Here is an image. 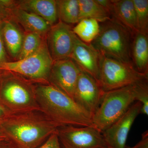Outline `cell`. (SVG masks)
Masks as SVG:
<instances>
[{
    "instance_id": "cell-30",
    "label": "cell",
    "mask_w": 148,
    "mask_h": 148,
    "mask_svg": "<svg viewBox=\"0 0 148 148\" xmlns=\"http://www.w3.org/2000/svg\"><path fill=\"white\" fill-rule=\"evenodd\" d=\"M0 148H19L8 140H5L0 142Z\"/></svg>"
},
{
    "instance_id": "cell-24",
    "label": "cell",
    "mask_w": 148,
    "mask_h": 148,
    "mask_svg": "<svg viewBox=\"0 0 148 148\" xmlns=\"http://www.w3.org/2000/svg\"><path fill=\"white\" fill-rule=\"evenodd\" d=\"M135 101L140 102L142 105L141 113L148 115V81L133 84Z\"/></svg>"
},
{
    "instance_id": "cell-28",
    "label": "cell",
    "mask_w": 148,
    "mask_h": 148,
    "mask_svg": "<svg viewBox=\"0 0 148 148\" xmlns=\"http://www.w3.org/2000/svg\"><path fill=\"white\" fill-rule=\"evenodd\" d=\"M132 148H148V130L142 134L141 140L137 143Z\"/></svg>"
},
{
    "instance_id": "cell-19",
    "label": "cell",
    "mask_w": 148,
    "mask_h": 148,
    "mask_svg": "<svg viewBox=\"0 0 148 148\" xmlns=\"http://www.w3.org/2000/svg\"><path fill=\"white\" fill-rule=\"evenodd\" d=\"M78 2L79 21L89 18L103 23L112 18L109 11L99 4L96 0H78Z\"/></svg>"
},
{
    "instance_id": "cell-29",
    "label": "cell",
    "mask_w": 148,
    "mask_h": 148,
    "mask_svg": "<svg viewBox=\"0 0 148 148\" xmlns=\"http://www.w3.org/2000/svg\"><path fill=\"white\" fill-rule=\"evenodd\" d=\"M12 113L0 102V123L5 120Z\"/></svg>"
},
{
    "instance_id": "cell-14",
    "label": "cell",
    "mask_w": 148,
    "mask_h": 148,
    "mask_svg": "<svg viewBox=\"0 0 148 148\" xmlns=\"http://www.w3.org/2000/svg\"><path fill=\"white\" fill-rule=\"evenodd\" d=\"M16 7L36 14L52 26L58 21L57 5L54 0L15 1Z\"/></svg>"
},
{
    "instance_id": "cell-27",
    "label": "cell",
    "mask_w": 148,
    "mask_h": 148,
    "mask_svg": "<svg viewBox=\"0 0 148 148\" xmlns=\"http://www.w3.org/2000/svg\"><path fill=\"white\" fill-rule=\"evenodd\" d=\"M3 21H0V67L8 62L5 46L4 43L2 35Z\"/></svg>"
},
{
    "instance_id": "cell-3",
    "label": "cell",
    "mask_w": 148,
    "mask_h": 148,
    "mask_svg": "<svg viewBox=\"0 0 148 148\" xmlns=\"http://www.w3.org/2000/svg\"><path fill=\"white\" fill-rule=\"evenodd\" d=\"M35 84L18 74L0 70V102L12 113L40 111Z\"/></svg>"
},
{
    "instance_id": "cell-21",
    "label": "cell",
    "mask_w": 148,
    "mask_h": 148,
    "mask_svg": "<svg viewBox=\"0 0 148 148\" xmlns=\"http://www.w3.org/2000/svg\"><path fill=\"white\" fill-rule=\"evenodd\" d=\"M101 25L92 18H84L77 23L73 29L74 34L84 42L90 44L100 32Z\"/></svg>"
},
{
    "instance_id": "cell-13",
    "label": "cell",
    "mask_w": 148,
    "mask_h": 148,
    "mask_svg": "<svg viewBox=\"0 0 148 148\" xmlns=\"http://www.w3.org/2000/svg\"><path fill=\"white\" fill-rule=\"evenodd\" d=\"M101 55L91 44L84 42L76 36L70 58L80 69L98 82L100 75Z\"/></svg>"
},
{
    "instance_id": "cell-18",
    "label": "cell",
    "mask_w": 148,
    "mask_h": 148,
    "mask_svg": "<svg viewBox=\"0 0 148 148\" xmlns=\"http://www.w3.org/2000/svg\"><path fill=\"white\" fill-rule=\"evenodd\" d=\"M2 35L5 47L14 58H18L23 43L24 35L12 19L3 21Z\"/></svg>"
},
{
    "instance_id": "cell-25",
    "label": "cell",
    "mask_w": 148,
    "mask_h": 148,
    "mask_svg": "<svg viewBox=\"0 0 148 148\" xmlns=\"http://www.w3.org/2000/svg\"><path fill=\"white\" fill-rule=\"evenodd\" d=\"M15 6V1L0 0V21L10 19L11 11Z\"/></svg>"
},
{
    "instance_id": "cell-2",
    "label": "cell",
    "mask_w": 148,
    "mask_h": 148,
    "mask_svg": "<svg viewBox=\"0 0 148 148\" xmlns=\"http://www.w3.org/2000/svg\"><path fill=\"white\" fill-rule=\"evenodd\" d=\"M40 111L59 127L93 126L92 116L68 95L49 84H36Z\"/></svg>"
},
{
    "instance_id": "cell-9",
    "label": "cell",
    "mask_w": 148,
    "mask_h": 148,
    "mask_svg": "<svg viewBox=\"0 0 148 148\" xmlns=\"http://www.w3.org/2000/svg\"><path fill=\"white\" fill-rule=\"evenodd\" d=\"M81 71L71 58L53 61L49 76V84L73 100L75 88Z\"/></svg>"
},
{
    "instance_id": "cell-6",
    "label": "cell",
    "mask_w": 148,
    "mask_h": 148,
    "mask_svg": "<svg viewBox=\"0 0 148 148\" xmlns=\"http://www.w3.org/2000/svg\"><path fill=\"white\" fill-rule=\"evenodd\" d=\"M148 74L138 71L133 65L101 55L98 83L104 92L148 81Z\"/></svg>"
},
{
    "instance_id": "cell-10",
    "label": "cell",
    "mask_w": 148,
    "mask_h": 148,
    "mask_svg": "<svg viewBox=\"0 0 148 148\" xmlns=\"http://www.w3.org/2000/svg\"><path fill=\"white\" fill-rule=\"evenodd\" d=\"M48 49L53 61L70 58L76 35L69 24L59 21L46 35Z\"/></svg>"
},
{
    "instance_id": "cell-12",
    "label": "cell",
    "mask_w": 148,
    "mask_h": 148,
    "mask_svg": "<svg viewBox=\"0 0 148 148\" xmlns=\"http://www.w3.org/2000/svg\"><path fill=\"white\" fill-rule=\"evenodd\" d=\"M142 105L137 101L127 112L103 134L108 148H125L130 130L138 115L141 113Z\"/></svg>"
},
{
    "instance_id": "cell-15",
    "label": "cell",
    "mask_w": 148,
    "mask_h": 148,
    "mask_svg": "<svg viewBox=\"0 0 148 148\" xmlns=\"http://www.w3.org/2000/svg\"><path fill=\"white\" fill-rule=\"evenodd\" d=\"M10 19L18 23L26 32H34L45 36L51 25L47 21L32 12L16 7L11 11Z\"/></svg>"
},
{
    "instance_id": "cell-17",
    "label": "cell",
    "mask_w": 148,
    "mask_h": 148,
    "mask_svg": "<svg viewBox=\"0 0 148 148\" xmlns=\"http://www.w3.org/2000/svg\"><path fill=\"white\" fill-rule=\"evenodd\" d=\"M131 58L133 66L138 71L148 74V34L139 32L133 34Z\"/></svg>"
},
{
    "instance_id": "cell-23",
    "label": "cell",
    "mask_w": 148,
    "mask_h": 148,
    "mask_svg": "<svg viewBox=\"0 0 148 148\" xmlns=\"http://www.w3.org/2000/svg\"><path fill=\"white\" fill-rule=\"evenodd\" d=\"M132 1L135 7L138 32L148 34V1Z\"/></svg>"
},
{
    "instance_id": "cell-22",
    "label": "cell",
    "mask_w": 148,
    "mask_h": 148,
    "mask_svg": "<svg viewBox=\"0 0 148 148\" xmlns=\"http://www.w3.org/2000/svg\"><path fill=\"white\" fill-rule=\"evenodd\" d=\"M45 37L34 32H25L17 60L26 58L35 53L42 44Z\"/></svg>"
},
{
    "instance_id": "cell-7",
    "label": "cell",
    "mask_w": 148,
    "mask_h": 148,
    "mask_svg": "<svg viewBox=\"0 0 148 148\" xmlns=\"http://www.w3.org/2000/svg\"><path fill=\"white\" fill-rule=\"evenodd\" d=\"M45 38L35 53L21 60L8 61L0 67V70L13 72L34 84H49L53 60Z\"/></svg>"
},
{
    "instance_id": "cell-8",
    "label": "cell",
    "mask_w": 148,
    "mask_h": 148,
    "mask_svg": "<svg viewBox=\"0 0 148 148\" xmlns=\"http://www.w3.org/2000/svg\"><path fill=\"white\" fill-rule=\"evenodd\" d=\"M57 133L64 148H108L102 132L94 126H62Z\"/></svg>"
},
{
    "instance_id": "cell-5",
    "label": "cell",
    "mask_w": 148,
    "mask_h": 148,
    "mask_svg": "<svg viewBox=\"0 0 148 148\" xmlns=\"http://www.w3.org/2000/svg\"><path fill=\"white\" fill-rule=\"evenodd\" d=\"M135 101L133 84L104 92L92 117L93 126L102 133L115 122Z\"/></svg>"
},
{
    "instance_id": "cell-4",
    "label": "cell",
    "mask_w": 148,
    "mask_h": 148,
    "mask_svg": "<svg viewBox=\"0 0 148 148\" xmlns=\"http://www.w3.org/2000/svg\"><path fill=\"white\" fill-rule=\"evenodd\" d=\"M133 35L129 29L112 18L102 23L99 34L90 44L101 55L133 65L131 58Z\"/></svg>"
},
{
    "instance_id": "cell-31",
    "label": "cell",
    "mask_w": 148,
    "mask_h": 148,
    "mask_svg": "<svg viewBox=\"0 0 148 148\" xmlns=\"http://www.w3.org/2000/svg\"><path fill=\"white\" fill-rule=\"evenodd\" d=\"M6 140L5 136H4L0 131V142Z\"/></svg>"
},
{
    "instance_id": "cell-20",
    "label": "cell",
    "mask_w": 148,
    "mask_h": 148,
    "mask_svg": "<svg viewBox=\"0 0 148 148\" xmlns=\"http://www.w3.org/2000/svg\"><path fill=\"white\" fill-rule=\"evenodd\" d=\"M59 21L67 24H75L79 21L78 0L56 1Z\"/></svg>"
},
{
    "instance_id": "cell-1",
    "label": "cell",
    "mask_w": 148,
    "mask_h": 148,
    "mask_svg": "<svg viewBox=\"0 0 148 148\" xmlns=\"http://www.w3.org/2000/svg\"><path fill=\"white\" fill-rule=\"evenodd\" d=\"M59 127L41 111L12 113L0 123L7 140L19 148H36Z\"/></svg>"
},
{
    "instance_id": "cell-16",
    "label": "cell",
    "mask_w": 148,
    "mask_h": 148,
    "mask_svg": "<svg viewBox=\"0 0 148 148\" xmlns=\"http://www.w3.org/2000/svg\"><path fill=\"white\" fill-rule=\"evenodd\" d=\"M108 10L112 18L129 29L133 34L138 32L135 7L132 0L110 1Z\"/></svg>"
},
{
    "instance_id": "cell-26",
    "label": "cell",
    "mask_w": 148,
    "mask_h": 148,
    "mask_svg": "<svg viewBox=\"0 0 148 148\" xmlns=\"http://www.w3.org/2000/svg\"><path fill=\"white\" fill-rule=\"evenodd\" d=\"M36 148H61L57 131L51 135L44 143Z\"/></svg>"
},
{
    "instance_id": "cell-32",
    "label": "cell",
    "mask_w": 148,
    "mask_h": 148,
    "mask_svg": "<svg viewBox=\"0 0 148 148\" xmlns=\"http://www.w3.org/2000/svg\"><path fill=\"white\" fill-rule=\"evenodd\" d=\"M125 148H132V147H128V146H125Z\"/></svg>"
},
{
    "instance_id": "cell-11",
    "label": "cell",
    "mask_w": 148,
    "mask_h": 148,
    "mask_svg": "<svg viewBox=\"0 0 148 148\" xmlns=\"http://www.w3.org/2000/svg\"><path fill=\"white\" fill-rule=\"evenodd\" d=\"M104 92L96 80L82 71L75 88L73 100L92 117L100 106Z\"/></svg>"
}]
</instances>
